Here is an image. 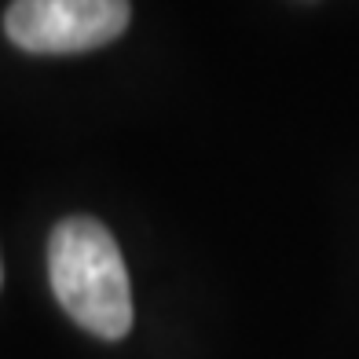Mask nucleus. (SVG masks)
Segmentation results:
<instances>
[{"label": "nucleus", "mask_w": 359, "mask_h": 359, "mask_svg": "<svg viewBox=\"0 0 359 359\" xmlns=\"http://www.w3.org/2000/svg\"><path fill=\"white\" fill-rule=\"evenodd\" d=\"M48 279L77 326L103 341L133 330V286L114 235L92 217H67L48 242Z\"/></svg>", "instance_id": "f257e3e1"}, {"label": "nucleus", "mask_w": 359, "mask_h": 359, "mask_svg": "<svg viewBox=\"0 0 359 359\" xmlns=\"http://www.w3.org/2000/svg\"><path fill=\"white\" fill-rule=\"evenodd\" d=\"M128 19V0H15L4 15V29L22 52L70 55L121 37Z\"/></svg>", "instance_id": "f03ea898"}]
</instances>
